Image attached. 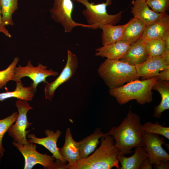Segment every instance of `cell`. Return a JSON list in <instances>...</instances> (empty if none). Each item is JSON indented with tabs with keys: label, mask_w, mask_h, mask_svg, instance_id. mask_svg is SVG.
I'll use <instances>...</instances> for the list:
<instances>
[{
	"label": "cell",
	"mask_w": 169,
	"mask_h": 169,
	"mask_svg": "<svg viewBox=\"0 0 169 169\" xmlns=\"http://www.w3.org/2000/svg\"><path fill=\"white\" fill-rule=\"evenodd\" d=\"M149 57L145 43L141 38L131 44L126 54L119 60L135 66L144 62Z\"/></svg>",
	"instance_id": "cell-16"
},
{
	"label": "cell",
	"mask_w": 169,
	"mask_h": 169,
	"mask_svg": "<svg viewBox=\"0 0 169 169\" xmlns=\"http://www.w3.org/2000/svg\"><path fill=\"white\" fill-rule=\"evenodd\" d=\"M157 79L156 76L145 80L136 79L120 87L110 89L109 93L120 105L136 100L139 104L143 105L152 101V90Z\"/></svg>",
	"instance_id": "cell-3"
},
{
	"label": "cell",
	"mask_w": 169,
	"mask_h": 169,
	"mask_svg": "<svg viewBox=\"0 0 169 169\" xmlns=\"http://www.w3.org/2000/svg\"><path fill=\"white\" fill-rule=\"evenodd\" d=\"M16 83V88L14 91L0 93V101L12 98L28 101L33 100L35 92L32 86L30 85L29 86L26 87L23 86L22 81Z\"/></svg>",
	"instance_id": "cell-23"
},
{
	"label": "cell",
	"mask_w": 169,
	"mask_h": 169,
	"mask_svg": "<svg viewBox=\"0 0 169 169\" xmlns=\"http://www.w3.org/2000/svg\"><path fill=\"white\" fill-rule=\"evenodd\" d=\"M100 145L95 152L87 158L80 159L70 169H119L118 156L119 149L115 145L113 138L104 134L100 138Z\"/></svg>",
	"instance_id": "cell-2"
},
{
	"label": "cell",
	"mask_w": 169,
	"mask_h": 169,
	"mask_svg": "<svg viewBox=\"0 0 169 169\" xmlns=\"http://www.w3.org/2000/svg\"><path fill=\"white\" fill-rule=\"evenodd\" d=\"M28 101L18 99L16 101L15 105L18 111V116L15 123L10 126L7 131L14 141L22 145L30 143L27 140L26 136L31 130H26L33 124L27 119L28 111L33 109Z\"/></svg>",
	"instance_id": "cell-6"
},
{
	"label": "cell",
	"mask_w": 169,
	"mask_h": 169,
	"mask_svg": "<svg viewBox=\"0 0 169 169\" xmlns=\"http://www.w3.org/2000/svg\"><path fill=\"white\" fill-rule=\"evenodd\" d=\"M12 144L24 158L23 169H31L36 164H39L44 169H56L55 158L53 156L38 152L36 150L37 146L36 144L30 142L28 144L22 145L14 141Z\"/></svg>",
	"instance_id": "cell-8"
},
{
	"label": "cell",
	"mask_w": 169,
	"mask_h": 169,
	"mask_svg": "<svg viewBox=\"0 0 169 169\" xmlns=\"http://www.w3.org/2000/svg\"><path fill=\"white\" fill-rule=\"evenodd\" d=\"M18 116L17 112H13L10 115L0 120V157L4 155L5 150L3 146L2 140L5 133L10 126L16 121Z\"/></svg>",
	"instance_id": "cell-26"
},
{
	"label": "cell",
	"mask_w": 169,
	"mask_h": 169,
	"mask_svg": "<svg viewBox=\"0 0 169 169\" xmlns=\"http://www.w3.org/2000/svg\"><path fill=\"white\" fill-rule=\"evenodd\" d=\"M18 0H0L1 13L5 25H13L12 14L18 9Z\"/></svg>",
	"instance_id": "cell-25"
},
{
	"label": "cell",
	"mask_w": 169,
	"mask_h": 169,
	"mask_svg": "<svg viewBox=\"0 0 169 169\" xmlns=\"http://www.w3.org/2000/svg\"><path fill=\"white\" fill-rule=\"evenodd\" d=\"M130 44L120 41L97 48L95 55L105 57L108 60H119L123 57L128 50Z\"/></svg>",
	"instance_id": "cell-18"
},
{
	"label": "cell",
	"mask_w": 169,
	"mask_h": 169,
	"mask_svg": "<svg viewBox=\"0 0 169 169\" xmlns=\"http://www.w3.org/2000/svg\"><path fill=\"white\" fill-rule=\"evenodd\" d=\"M157 80L162 81L169 80V67L161 71L156 76Z\"/></svg>",
	"instance_id": "cell-31"
},
{
	"label": "cell",
	"mask_w": 169,
	"mask_h": 169,
	"mask_svg": "<svg viewBox=\"0 0 169 169\" xmlns=\"http://www.w3.org/2000/svg\"><path fill=\"white\" fill-rule=\"evenodd\" d=\"M3 22L2 17L1 16L0 6V32L2 33L7 37L11 38L12 37L11 35L6 28Z\"/></svg>",
	"instance_id": "cell-32"
},
{
	"label": "cell",
	"mask_w": 169,
	"mask_h": 169,
	"mask_svg": "<svg viewBox=\"0 0 169 169\" xmlns=\"http://www.w3.org/2000/svg\"><path fill=\"white\" fill-rule=\"evenodd\" d=\"M144 0V1H146L147 0Z\"/></svg>",
	"instance_id": "cell-35"
},
{
	"label": "cell",
	"mask_w": 169,
	"mask_h": 169,
	"mask_svg": "<svg viewBox=\"0 0 169 169\" xmlns=\"http://www.w3.org/2000/svg\"><path fill=\"white\" fill-rule=\"evenodd\" d=\"M135 66L139 77L145 80L156 76L161 71L169 67V63L161 55L149 57L144 62Z\"/></svg>",
	"instance_id": "cell-13"
},
{
	"label": "cell",
	"mask_w": 169,
	"mask_h": 169,
	"mask_svg": "<svg viewBox=\"0 0 169 169\" xmlns=\"http://www.w3.org/2000/svg\"><path fill=\"white\" fill-rule=\"evenodd\" d=\"M152 90L157 91L160 94L161 100L160 104L154 108L153 116L160 118L162 113L169 109V84L168 81L156 80Z\"/></svg>",
	"instance_id": "cell-22"
},
{
	"label": "cell",
	"mask_w": 169,
	"mask_h": 169,
	"mask_svg": "<svg viewBox=\"0 0 169 169\" xmlns=\"http://www.w3.org/2000/svg\"><path fill=\"white\" fill-rule=\"evenodd\" d=\"M104 135L100 128H97L92 134L79 142L80 159L87 158L94 151L100 142V139Z\"/></svg>",
	"instance_id": "cell-21"
},
{
	"label": "cell",
	"mask_w": 169,
	"mask_h": 169,
	"mask_svg": "<svg viewBox=\"0 0 169 169\" xmlns=\"http://www.w3.org/2000/svg\"><path fill=\"white\" fill-rule=\"evenodd\" d=\"M134 154L129 157H126L125 155L120 153L118 158L120 163V169H139L143 161L148 156L142 146L135 147Z\"/></svg>",
	"instance_id": "cell-20"
},
{
	"label": "cell",
	"mask_w": 169,
	"mask_h": 169,
	"mask_svg": "<svg viewBox=\"0 0 169 169\" xmlns=\"http://www.w3.org/2000/svg\"><path fill=\"white\" fill-rule=\"evenodd\" d=\"M54 2L50 10L51 17L55 22L62 25L65 33L71 32L77 26L95 29L92 26L78 23L73 20L72 14L74 5L72 0H54Z\"/></svg>",
	"instance_id": "cell-7"
},
{
	"label": "cell",
	"mask_w": 169,
	"mask_h": 169,
	"mask_svg": "<svg viewBox=\"0 0 169 169\" xmlns=\"http://www.w3.org/2000/svg\"><path fill=\"white\" fill-rule=\"evenodd\" d=\"M61 156L68 163L66 164L65 169H70L80 159L79 142L75 141L73 138L70 129H67L64 145L59 148Z\"/></svg>",
	"instance_id": "cell-14"
},
{
	"label": "cell",
	"mask_w": 169,
	"mask_h": 169,
	"mask_svg": "<svg viewBox=\"0 0 169 169\" xmlns=\"http://www.w3.org/2000/svg\"><path fill=\"white\" fill-rule=\"evenodd\" d=\"M19 60L18 57L15 58L13 61L6 69L0 71V89L6 85L9 81L12 80L15 69Z\"/></svg>",
	"instance_id": "cell-29"
},
{
	"label": "cell",
	"mask_w": 169,
	"mask_h": 169,
	"mask_svg": "<svg viewBox=\"0 0 169 169\" xmlns=\"http://www.w3.org/2000/svg\"><path fill=\"white\" fill-rule=\"evenodd\" d=\"M146 2L154 12L164 13L168 10L169 0H147Z\"/></svg>",
	"instance_id": "cell-30"
},
{
	"label": "cell",
	"mask_w": 169,
	"mask_h": 169,
	"mask_svg": "<svg viewBox=\"0 0 169 169\" xmlns=\"http://www.w3.org/2000/svg\"><path fill=\"white\" fill-rule=\"evenodd\" d=\"M78 67V60L76 56L70 50L67 51L66 65L56 79L51 82L45 83L44 93L46 98L50 101L53 99L55 90L63 84L69 80L76 73Z\"/></svg>",
	"instance_id": "cell-11"
},
{
	"label": "cell",
	"mask_w": 169,
	"mask_h": 169,
	"mask_svg": "<svg viewBox=\"0 0 169 169\" xmlns=\"http://www.w3.org/2000/svg\"><path fill=\"white\" fill-rule=\"evenodd\" d=\"M145 43L149 57L161 56L165 51V45L162 39L152 40Z\"/></svg>",
	"instance_id": "cell-28"
},
{
	"label": "cell",
	"mask_w": 169,
	"mask_h": 169,
	"mask_svg": "<svg viewBox=\"0 0 169 169\" xmlns=\"http://www.w3.org/2000/svg\"><path fill=\"white\" fill-rule=\"evenodd\" d=\"M146 26L141 19L134 17L127 23L120 41L131 44L142 38Z\"/></svg>",
	"instance_id": "cell-19"
},
{
	"label": "cell",
	"mask_w": 169,
	"mask_h": 169,
	"mask_svg": "<svg viewBox=\"0 0 169 169\" xmlns=\"http://www.w3.org/2000/svg\"><path fill=\"white\" fill-rule=\"evenodd\" d=\"M169 31V16L166 13L154 22L146 25L142 37L146 43L154 40L162 39Z\"/></svg>",
	"instance_id": "cell-15"
},
{
	"label": "cell",
	"mask_w": 169,
	"mask_h": 169,
	"mask_svg": "<svg viewBox=\"0 0 169 169\" xmlns=\"http://www.w3.org/2000/svg\"><path fill=\"white\" fill-rule=\"evenodd\" d=\"M141 131L142 133L157 134L169 139V127L163 126L158 121L154 124L151 121L145 123L142 125Z\"/></svg>",
	"instance_id": "cell-27"
},
{
	"label": "cell",
	"mask_w": 169,
	"mask_h": 169,
	"mask_svg": "<svg viewBox=\"0 0 169 169\" xmlns=\"http://www.w3.org/2000/svg\"><path fill=\"white\" fill-rule=\"evenodd\" d=\"M139 116L133 112L131 109L121 123L112 127L106 134L111 136L120 153L125 155L132 153V149L137 146L144 147L142 135Z\"/></svg>",
	"instance_id": "cell-1"
},
{
	"label": "cell",
	"mask_w": 169,
	"mask_h": 169,
	"mask_svg": "<svg viewBox=\"0 0 169 169\" xmlns=\"http://www.w3.org/2000/svg\"><path fill=\"white\" fill-rule=\"evenodd\" d=\"M131 4L133 6L131 12L134 17L141 20L146 26L156 21L165 13L154 12L149 8L146 1L133 0Z\"/></svg>",
	"instance_id": "cell-17"
},
{
	"label": "cell",
	"mask_w": 169,
	"mask_h": 169,
	"mask_svg": "<svg viewBox=\"0 0 169 169\" xmlns=\"http://www.w3.org/2000/svg\"><path fill=\"white\" fill-rule=\"evenodd\" d=\"M84 5L86 9L82 11L88 25L94 26L95 29L106 25H115L121 18L122 12L118 13L109 14L106 8L111 4V0H106L105 3L96 4L90 3L88 0H72Z\"/></svg>",
	"instance_id": "cell-5"
},
{
	"label": "cell",
	"mask_w": 169,
	"mask_h": 169,
	"mask_svg": "<svg viewBox=\"0 0 169 169\" xmlns=\"http://www.w3.org/2000/svg\"><path fill=\"white\" fill-rule=\"evenodd\" d=\"M142 135L145 145L143 148L153 167L169 163V155L162 147L166 145L164 138L154 133H142Z\"/></svg>",
	"instance_id": "cell-10"
},
{
	"label": "cell",
	"mask_w": 169,
	"mask_h": 169,
	"mask_svg": "<svg viewBox=\"0 0 169 169\" xmlns=\"http://www.w3.org/2000/svg\"><path fill=\"white\" fill-rule=\"evenodd\" d=\"M46 137L39 138L33 134H27L28 141L31 143L41 145L49 150L56 159H59L64 164L67 162L60 154L57 146L58 139L62 134L61 131L58 130L54 132L53 130H46L44 131Z\"/></svg>",
	"instance_id": "cell-12"
},
{
	"label": "cell",
	"mask_w": 169,
	"mask_h": 169,
	"mask_svg": "<svg viewBox=\"0 0 169 169\" xmlns=\"http://www.w3.org/2000/svg\"><path fill=\"white\" fill-rule=\"evenodd\" d=\"M97 72L110 89L120 87L140 78L135 66L119 60L106 59L100 64Z\"/></svg>",
	"instance_id": "cell-4"
},
{
	"label": "cell",
	"mask_w": 169,
	"mask_h": 169,
	"mask_svg": "<svg viewBox=\"0 0 169 169\" xmlns=\"http://www.w3.org/2000/svg\"><path fill=\"white\" fill-rule=\"evenodd\" d=\"M165 45V50L169 51V31L165 34L163 37Z\"/></svg>",
	"instance_id": "cell-34"
},
{
	"label": "cell",
	"mask_w": 169,
	"mask_h": 169,
	"mask_svg": "<svg viewBox=\"0 0 169 169\" xmlns=\"http://www.w3.org/2000/svg\"><path fill=\"white\" fill-rule=\"evenodd\" d=\"M58 73L52 69H48L47 66L43 65L41 64H38L37 67L33 66L30 60L25 66H22L19 64L16 67L14 73L12 80L16 82L22 81L21 78L25 77L30 78L33 81L31 85L35 92L36 91L37 85L40 83H46L47 78L49 76H56Z\"/></svg>",
	"instance_id": "cell-9"
},
{
	"label": "cell",
	"mask_w": 169,
	"mask_h": 169,
	"mask_svg": "<svg viewBox=\"0 0 169 169\" xmlns=\"http://www.w3.org/2000/svg\"><path fill=\"white\" fill-rule=\"evenodd\" d=\"M153 165L150 161L149 158H147L142 162L140 167V169H151Z\"/></svg>",
	"instance_id": "cell-33"
},
{
	"label": "cell",
	"mask_w": 169,
	"mask_h": 169,
	"mask_svg": "<svg viewBox=\"0 0 169 169\" xmlns=\"http://www.w3.org/2000/svg\"><path fill=\"white\" fill-rule=\"evenodd\" d=\"M127 23L122 25H106L101 27L102 41L103 45L111 44L121 39Z\"/></svg>",
	"instance_id": "cell-24"
}]
</instances>
